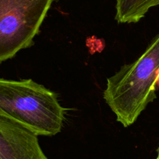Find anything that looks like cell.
Returning a JSON list of instances; mask_svg holds the SVG:
<instances>
[{
    "label": "cell",
    "mask_w": 159,
    "mask_h": 159,
    "mask_svg": "<svg viewBox=\"0 0 159 159\" xmlns=\"http://www.w3.org/2000/svg\"><path fill=\"white\" fill-rule=\"evenodd\" d=\"M159 76V34L134 62L123 66L107 79L103 98L116 120L128 127L156 98Z\"/></svg>",
    "instance_id": "obj_1"
},
{
    "label": "cell",
    "mask_w": 159,
    "mask_h": 159,
    "mask_svg": "<svg viewBox=\"0 0 159 159\" xmlns=\"http://www.w3.org/2000/svg\"><path fill=\"white\" fill-rule=\"evenodd\" d=\"M66 108L53 91L31 79L0 78V116L13 119L38 136L61 132Z\"/></svg>",
    "instance_id": "obj_2"
},
{
    "label": "cell",
    "mask_w": 159,
    "mask_h": 159,
    "mask_svg": "<svg viewBox=\"0 0 159 159\" xmlns=\"http://www.w3.org/2000/svg\"><path fill=\"white\" fill-rule=\"evenodd\" d=\"M56 0H0V63L34 44Z\"/></svg>",
    "instance_id": "obj_3"
},
{
    "label": "cell",
    "mask_w": 159,
    "mask_h": 159,
    "mask_svg": "<svg viewBox=\"0 0 159 159\" xmlns=\"http://www.w3.org/2000/svg\"><path fill=\"white\" fill-rule=\"evenodd\" d=\"M38 137L13 119L0 116V159H48Z\"/></svg>",
    "instance_id": "obj_4"
},
{
    "label": "cell",
    "mask_w": 159,
    "mask_h": 159,
    "mask_svg": "<svg viewBox=\"0 0 159 159\" xmlns=\"http://www.w3.org/2000/svg\"><path fill=\"white\" fill-rule=\"evenodd\" d=\"M157 6L159 0H116L115 19L119 24H136Z\"/></svg>",
    "instance_id": "obj_5"
},
{
    "label": "cell",
    "mask_w": 159,
    "mask_h": 159,
    "mask_svg": "<svg viewBox=\"0 0 159 159\" xmlns=\"http://www.w3.org/2000/svg\"><path fill=\"white\" fill-rule=\"evenodd\" d=\"M156 159H159V149H158V154H157V157Z\"/></svg>",
    "instance_id": "obj_6"
}]
</instances>
